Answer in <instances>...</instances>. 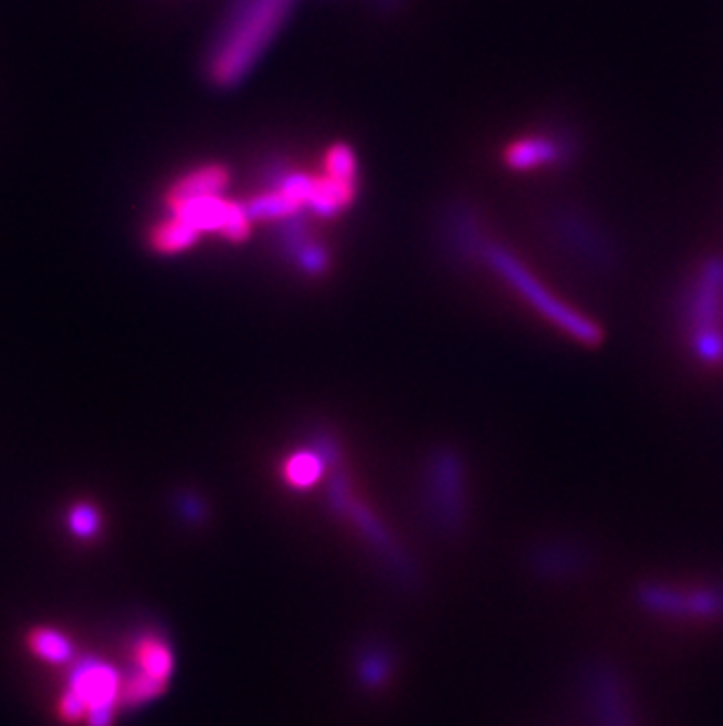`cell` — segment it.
<instances>
[{"mask_svg":"<svg viewBox=\"0 0 723 726\" xmlns=\"http://www.w3.org/2000/svg\"><path fill=\"white\" fill-rule=\"evenodd\" d=\"M27 646H29V652L35 658H41L50 665H62L73 654L71 640L64 633H60V630L45 628V625L31 630L29 637H27Z\"/></svg>","mask_w":723,"mask_h":726,"instance_id":"obj_13","label":"cell"},{"mask_svg":"<svg viewBox=\"0 0 723 726\" xmlns=\"http://www.w3.org/2000/svg\"><path fill=\"white\" fill-rule=\"evenodd\" d=\"M478 261L484 263L491 273H496L510 290H515L538 315L549 320L570 339L585 343V346H595V343L601 341V330L597 322L585 318L574 305H568L549 288H545V284L526 269V263L501 242L486 240L482 245Z\"/></svg>","mask_w":723,"mask_h":726,"instance_id":"obj_3","label":"cell"},{"mask_svg":"<svg viewBox=\"0 0 723 726\" xmlns=\"http://www.w3.org/2000/svg\"><path fill=\"white\" fill-rule=\"evenodd\" d=\"M574 144L564 135H528L507 144L503 158L505 165L515 172H528L549 165L568 163Z\"/></svg>","mask_w":723,"mask_h":726,"instance_id":"obj_9","label":"cell"},{"mask_svg":"<svg viewBox=\"0 0 723 726\" xmlns=\"http://www.w3.org/2000/svg\"><path fill=\"white\" fill-rule=\"evenodd\" d=\"M290 480L296 485V487H306L311 483L317 480V475H319V464L315 461L313 456H298L292 461L290 470Z\"/></svg>","mask_w":723,"mask_h":726,"instance_id":"obj_20","label":"cell"},{"mask_svg":"<svg viewBox=\"0 0 723 726\" xmlns=\"http://www.w3.org/2000/svg\"><path fill=\"white\" fill-rule=\"evenodd\" d=\"M292 261L298 266L301 273L319 278L329 271V250L325 245L311 240Z\"/></svg>","mask_w":723,"mask_h":726,"instance_id":"obj_18","label":"cell"},{"mask_svg":"<svg viewBox=\"0 0 723 726\" xmlns=\"http://www.w3.org/2000/svg\"><path fill=\"white\" fill-rule=\"evenodd\" d=\"M371 3L380 12H392V10L399 8V3H402V0H371Z\"/></svg>","mask_w":723,"mask_h":726,"instance_id":"obj_21","label":"cell"},{"mask_svg":"<svg viewBox=\"0 0 723 726\" xmlns=\"http://www.w3.org/2000/svg\"><path fill=\"white\" fill-rule=\"evenodd\" d=\"M273 240H275V247L280 250V255L292 261L303 250V247L313 240L306 217L296 212L292 217H284V219L275 221Z\"/></svg>","mask_w":723,"mask_h":726,"instance_id":"obj_16","label":"cell"},{"mask_svg":"<svg viewBox=\"0 0 723 726\" xmlns=\"http://www.w3.org/2000/svg\"><path fill=\"white\" fill-rule=\"evenodd\" d=\"M120 675L106 663H83L62 692L56 713L66 724L85 722L87 726H111L120 705Z\"/></svg>","mask_w":723,"mask_h":726,"instance_id":"obj_4","label":"cell"},{"mask_svg":"<svg viewBox=\"0 0 723 726\" xmlns=\"http://www.w3.org/2000/svg\"><path fill=\"white\" fill-rule=\"evenodd\" d=\"M169 212L175 219L193 226L200 234L214 231L231 242L247 240L252 231V219L247 217L244 205L233 200L228 203L221 196H202L169 205Z\"/></svg>","mask_w":723,"mask_h":726,"instance_id":"obj_5","label":"cell"},{"mask_svg":"<svg viewBox=\"0 0 723 726\" xmlns=\"http://www.w3.org/2000/svg\"><path fill=\"white\" fill-rule=\"evenodd\" d=\"M355 184L357 182L334 179L329 175L315 177L313 190H311V198H308L306 207L311 209L313 215H317L322 219L336 217L338 212H344L346 207H350V203L355 200V194H357V186Z\"/></svg>","mask_w":723,"mask_h":726,"instance_id":"obj_12","label":"cell"},{"mask_svg":"<svg viewBox=\"0 0 723 726\" xmlns=\"http://www.w3.org/2000/svg\"><path fill=\"white\" fill-rule=\"evenodd\" d=\"M440 240L451 257L472 261L480 257L482 245L489 238L484 236V224L478 209L468 203H453L440 217Z\"/></svg>","mask_w":723,"mask_h":726,"instance_id":"obj_7","label":"cell"},{"mask_svg":"<svg viewBox=\"0 0 723 726\" xmlns=\"http://www.w3.org/2000/svg\"><path fill=\"white\" fill-rule=\"evenodd\" d=\"M228 169L221 165H205L193 172H188L172 188L167 190V207L177 205L190 198H202V196H221L228 186Z\"/></svg>","mask_w":723,"mask_h":726,"instance_id":"obj_11","label":"cell"},{"mask_svg":"<svg viewBox=\"0 0 723 726\" xmlns=\"http://www.w3.org/2000/svg\"><path fill=\"white\" fill-rule=\"evenodd\" d=\"M681 332L689 357L702 372L723 370V259L710 257L687 284Z\"/></svg>","mask_w":723,"mask_h":726,"instance_id":"obj_2","label":"cell"},{"mask_svg":"<svg viewBox=\"0 0 723 726\" xmlns=\"http://www.w3.org/2000/svg\"><path fill=\"white\" fill-rule=\"evenodd\" d=\"M137 667L120 692V703L127 705H139L156 698L172 673V654L169 646L158 637H142L135 649Z\"/></svg>","mask_w":723,"mask_h":726,"instance_id":"obj_6","label":"cell"},{"mask_svg":"<svg viewBox=\"0 0 723 726\" xmlns=\"http://www.w3.org/2000/svg\"><path fill=\"white\" fill-rule=\"evenodd\" d=\"M200 231H196L193 226H188L179 219H167L165 224L156 226V231L150 234V245H154V250H158L160 255H177V252H186L188 247H193L200 240Z\"/></svg>","mask_w":723,"mask_h":726,"instance_id":"obj_15","label":"cell"},{"mask_svg":"<svg viewBox=\"0 0 723 726\" xmlns=\"http://www.w3.org/2000/svg\"><path fill=\"white\" fill-rule=\"evenodd\" d=\"M247 209V217L252 221H280L284 217H292L296 212H303V207L296 205L294 200H290L287 196L282 194L277 188L271 190H263V194L250 198L247 203H242Z\"/></svg>","mask_w":723,"mask_h":726,"instance_id":"obj_14","label":"cell"},{"mask_svg":"<svg viewBox=\"0 0 723 726\" xmlns=\"http://www.w3.org/2000/svg\"><path fill=\"white\" fill-rule=\"evenodd\" d=\"M552 234H555V238L564 242L570 252L601 263L608 259V250L597 231H593V226L576 215L559 212L552 217Z\"/></svg>","mask_w":723,"mask_h":726,"instance_id":"obj_10","label":"cell"},{"mask_svg":"<svg viewBox=\"0 0 723 726\" xmlns=\"http://www.w3.org/2000/svg\"><path fill=\"white\" fill-rule=\"evenodd\" d=\"M327 175L344 182H357V160L348 144H334L327 151Z\"/></svg>","mask_w":723,"mask_h":726,"instance_id":"obj_17","label":"cell"},{"mask_svg":"<svg viewBox=\"0 0 723 726\" xmlns=\"http://www.w3.org/2000/svg\"><path fill=\"white\" fill-rule=\"evenodd\" d=\"M294 0H228L205 56L207 81L235 90L254 71L290 17Z\"/></svg>","mask_w":723,"mask_h":726,"instance_id":"obj_1","label":"cell"},{"mask_svg":"<svg viewBox=\"0 0 723 726\" xmlns=\"http://www.w3.org/2000/svg\"><path fill=\"white\" fill-rule=\"evenodd\" d=\"M69 527L78 539H92L102 527V515L90 504H78L69 512Z\"/></svg>","mask_w":723,"mask_h":726,"instance_id":"obj_19","label":"cell"},{"mask_svg":"<svg viewBox=\"0 0 723 726\" xmlns=\"http://www.w3.org/2000/svg\"><path fill=\"white\" fill-rule=\"evenodd\" d=\"M664 598H660V611L672 621H716L721 614V592L710 585H687V583H668L660 588Z\"/></svg>","mask_w":723,"mask_h":726,"instance_id":"obj_8","label":"cell"}]
</instances>
